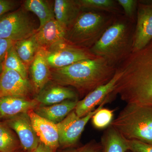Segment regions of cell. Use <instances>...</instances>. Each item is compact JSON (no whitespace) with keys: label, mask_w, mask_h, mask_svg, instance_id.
<instances>
[{"label":"cell","mask_w":152,"mask_h":152,"mask_svg":"<svg viewBox=\"0 0 152 152\" xmlns=\"http://www.w3.org/2000/svg\"><path fill=\"white\" fill-rule=\"evenodd\" d=\"M117 69L121 76L112 97L118 95L127 104L152 107V39L132 53Z\"/></svg>","instance_id":"1"},{"label":"cell","mask_w":152,"mask_h":152,"mask_svg":"<svg viewBox=\"0 0 152 152\" xmlns=\"http://www.w3.org/2000/svg\"><path fill=\"white\" fill-rule=\"evenodd\" d=\"M117 69L99 57L76 62L64 67L51 69V80L61 86L74 87L80 94L86 96L110 82Z\"/></svg>","instance_id":"2"},{"label":"cell","mask_w":152,"mask_h":152,"mask_svg":"<svg viewBox=\"0 0 152 152\" xmlns=\"http://www.w3.org/2000/svg\"><path fill=\"white\" fill-rule=\"evenodd\" d=\"M135 23L124 15H117L97 42L90 49L110 64L118 66L132 53Z\"/></svg>","instance_id":"3"},{"label":"cell","mask_w":152,"mask_h":152,"mask_svg":"<svg viewBox=\"0 0 152 152\" xmlns=\"http://www.w3.org/2000/svg\"><path fill=\"white\" fill-rule=\"evenodd\" d=\"M116 16L106 12L83 10L67 31L65 40L74 45L90 50L113 23Z\"/></svg>","instance_id":"4"},{"label":"cell","mask_w":152,"mask_h":152,"mask_svg":"<svg viewBox=\"0 0 152 152\" xmlns=\"http://www.w3.org/2000/svg\"><path fill=\"white\" fill-rule=\"evenodd\" d=\"M110 126L126 140L152 145V107L127 104Z\"/></svg>","instance_id":"5"},{"label":"cell","mask_w":152,"mask_h":152,"mask_svg":"<svg viewBox=\"0 0 152 152\" xmlns=\"http://www.w3.org/2000/svg\"><path fill=\"white\" fill-rule=\"evenodd\" d=\"M37 30L25 9H19L0 18L1 39L17 42L34 36Z\"/></svg>","instance_id":"6"},{"label":"cell","mask_w":152,"mask_h":152,"mask_svg":"<svg viewBox=\"0 0 152 152\" xmlns=\"http://www.w3.org/2000/svg\"><path fill=\"white\" fill-rule=\"evenodd\" d=\"M44 50L51 69L64 67L76 62L99 57L90 49L74 45L65 40Z\"/></svg>","instance_id":"7"},{"label":"cell","mask_w":152,"mask_h":152,"mask_svg":"<svg viewBox=\"0 0 152 152\" xmlns=\"http://www.w3.org/2000/svg\"><path fill=\"white\" fill-rule=\"evenodd\" d=\"M107 102V100L104 101L96 109L82 118L77 116L74 110L64 119L56 124L58 132L60 146L67 148L75 145L81 135L87 123Z\"/></svg>","instance_id":"8"},{"label":"cell","mask_w":152,"mask_h":152,"mask_svg":"<svg viewBox=\"0 0 152 152\" xmlns=\"http://www.w3.org/2000/svg\"><path fill=\"white\" fill-rule=\"evenodd\" d=\"M152 39V0L138 1L133 52L141 50Z\"/></svg>","instance_id":"9"},{"label":"cell","mask_w":152,"mask_h":152,"mask_svg":"<svg viewBox=\"0 0 152 152\" xmlns=\"http://www.w3.org/2000/svg\"><path fill=\"white\" fill-rule=\"evenodd\" d=\"M4 123L18 136L22 149L26 152H32L39 144L28 113H22L6 119Z\"/></svg>","instance_id":"10"},{"label":"cell","mask_w":152,"mask_h":152,"mask_svg":"<svg viewBox=\"0 0 152 152\" xmlns=\"http://www.w3.org/2000/svg\"><path fill=\"white\" fill-rule=\"evenodd\" d=\"M120 76L121 72L117 69L113 77L107 83L98 87L81 100L78 101L74 110L77 116L80 118L85 116L94 111L97 106L100 105L104 101L110 100Z\"/></svg>","instance_id":"11"},{"label":"cell","mask_w":152,"mask_h":152,"mask_svg":"<svg viewBox=\"0 0 152 152\" xmlns=\"http://www.w3.org/2000/svg\"><path fill=\"white\" fill-rule=\"evenodd\" d=\"M33 90L28 79L13 70L2 69L0 74V98L8 96L28 98Z\"/></svg>","instance_id":"12"},{"label":"cell","mask_w":152,"mask_h":152,"mask_svg":"<svg viewBox=\"0 0 152 152\" xmlns=\"http://www.w3.org/2000/svg\"><path fill=\"white\" fill-rule=\"evenodd\" d=\"M32 125L40 142L54 152L60 147L59 134L56 124L40 116L34 110L28 112Z\"/></svg>","instance_id":"13"},{"label":"cell","mask_w":152,"mask_h":152,"mask_svg":"<svg viewBox=\"0 0 152 152\" xmlns=\"http://www.w3.org/2000/svg\"><path fill=\"white\" fill-rule=\"evenodd\" d=\"M29 68L33 89L37 94L51 80V69L47 62L44 49L40 48Z\"/></svg>","instance_id":"14"},{"label":"cell","mask_w":152,"mask_h":152,"mask_svg":"<svg viewBox=\"0 0 152 152\" xmlns=\"http://www.w3.org/2000/svg\"><path fill=\"white\" fill-rule=\"evenodd\" d=\"M39 106L35 100L19 96L0 98V120L7 119L22 113H28Z\"/></svg>","instance_id":"15"},{"label":"cell","mask_w":152,"mask_h":152,"mask_svg":"<svg viewBox=\"0 0 152 152\" xmlns=\"http://www.w3.org/2000/svg\"><path fill=\"white\" fill-rule=\"evenodd\" d=\"M77 93L72 89L56 83L45 86L37 94L34 100L43 105L50 106L69 99H78Z\"/></svg>","instance_id":"16"},{"label":"cell","mask_w":152,"mask_h":152,"mask_svg":"<svg viewBox=\"0 0 152 152\" xmlns=\"http://www.w3.org/2000/svg\"><path fill=\"white\" fill-rule=\"evenodd\" d=\"M66 31L55 18L37 31L35 37L40 48L47 50L65 40Z\"/></svg>","instance_id":"17"},{"label":"cell","mask_w":152,"mask_h":152,"mask_svg":"<svg viewBox=\"0 0 152 152\" xmlns=\"http://www.w3.org/2000/svg\"><path fill=\"white\" fill-rule=\"evenodd\" d=\"M77 0H56L53 11L55 18L67 31L72 26L82 12Z\"/></svg>","instance_id":"18"},{"label":"cell","mask_w":152,"mask_h":152,"mask_svg":"<svg viewBox=\"0 0 152 152\" xmlns=\"http://www.w3.org/2000/svg\"><path fill=\"white\" fill-rule=\"evenodd\" d=\"M78 99H69L50 106H39L34 110L40 116L57 124L75 110Z\"/></svg>","instance_id":"19"},{"label":"cell","mask_w":152,"mask_h":152,"mask_svg":"<svg viewBox=\"0 0 152 152\" xmlns=\"http://www.w3.org/2000/svg\"><path fill=\"white\" fill-rule=\"evenodd\" d=\"M24 8L27 11L34 13L38 17L40 24L37 31L44 26L48 22L55 19L53 8H52L48 1L26 0L24 4Z\"/></svg>","instance_id":"20"},{"label":"cell","mask_w":152,"mask_h":152,"mask_svg":"<svg viewBox=\"0 0 152 152\" xmlns=\"http://www.w3.org/2000/svg\"><path fill=\"white\" fill-rule=\"evenodd\" d=\"M101 144L103 152H127L129 151L126 140L110 126L103 136Z\"/></svg>","instance_id":"21"},{"label":"cell","mask_w":152,"mask_h":152,"mask_svg":"<svg viewBox=\"0 0 152 152\" xmlns=\"http://www.w3.org/2000/svg\"><path fill=\"white\" fill-rule=\"evenodd\" d=\"M82 10L106 12L114 15H124L116 0H77Z\"/></svg>","instance_id":"22"},{"label":"cell","mask_w":152,"mask_h":152,"mask_svg":"<svg viewBox=\"0 0 152 152\" xmlns=\"http://www.w3.org/2000/svg\"><path fill=\"white\" fill-rule=\"evenodd\" d=\"M35 34L26 39L15 42L14 45L18 56L28 68L40 49Z\"/></svg>","instance_id":"23"},{"label":"cell","mask_w":152,"mask_h":152,"mask_svg":"<svg viewBox=\"0 0 152 152\" xmlns=\"http://www.w3.org/2000/svg\"><path fill=\"white\" fill-rule=\"evenodd\" d=\"M21 148L15 132L4 122L0 121V152H15Z\"/></svg>","instance_id":"24"},{"label":"cell","mask_w":152,"mask_h":152,"mask_svg":"<svg viewBox=\"0 0 152 152\" xmlns=\"http://www.w3.org/2000/svg\"><path fill=\"white\" fill-rule=\"evenodd\" d=\"M2 69L13 70L18 73L24 78L28 79V68L18 56L14 45L7 53L3 63Z\"/></svg>","instance_id":"25"},{"label":"cell","mask_w":152,"mask_h":152,"mask_svg":"<svg viewBox=\"0 0 152 152\" xmlns=\"http://www.w3.org/2000/svg\"><path fill=\"white\" fill-rule=\"evenodd\" d=\"M113 115V110L102 107L91 118L93 125L96 129H104L110 125Z\"/></svg>","instance_id":"26"},{"label":"cell","mask_w":152,"mask_h":152,"mask_svg":"<svg viewBox=\"0 0 152 152\" xmlns=\"http://www.w3.org/2000/svg\"><path fill=\"white\" fill-rule=\"evenodd\" d=\"M124 11V14L131 21L136 23L138 1L117 0Z\"/></svg>","instance_id":"27"},{"label":"cell","mask_w":152,"mask_h":152,"mask_svg":"<svg viewBox=\"0 0 152 152\" xmlns=\"http://www.w3.org/2000/svg\"><path fill=\"white\" fill-rule=\"evenodd\" d=\"M102 151V144L94 141L90 142L80 148L63 150L58 152H101Z\"/></svg>","instance_id":"28"},{"label":"cell","mask_w":152,"mask_h":152,"mask_svg":"<svg viewBox=\"0 0 152 152\" xmlns=\"http://www.w3.org/2000/svg\"><path fill=\"white\" fill-rule=\"evenodd\" d=\"M129 151L130 152H152V145L137 140H128Z\"/></svg>","instance_id":"29"},{"label":"cell","mask_w":152,"mask_h":152,"mask_svg":"<svg viewBox=\"0 0 152 152\" xmlns=\"http://www.w3.org/2000/svg\"><path fill=\"white\" fill-rule=\"evenodd\" d=\"M15 42L7 39L0 38V69H2L3 63L9 50Z\"/></svg>","instance_id":"30"},{"label":"cell","mask_w":152,"mask_h":152,"mask_svg":"<svg viewBox=\"0 0 152 152\" xmlns=\"http://www.w3.org/2000/svg\"><path fill=\"white\" fill-rule=\"evenodd\" d=\"M18 5L17 2L12 0H0V18L7 12L13 10Z\"/></svg>","instance_id":"31"},{"label":"cell","mask_w":152,"mask_h":152,"mask_svg":"<svg viewBox=\"0 0 152 152\" xmlns=\"http://www.w3.org/2000/svg\"><path fill=\"white\" fill-rule=\"evenodd\" d=\"M32 152H54L48 147L45 145V144L40 142L36 149Z\"/></svg>","instance_id":"32"},{"label":"cell","mask_w":152,"mask_h":152,"mask_svg":"<svg viewBox=\"0 0 152 152\" xmlns=\"http://www.w3.org/2000/svg\"><path fill=\"white\" fill-rule=\"evenodd\" d=\"M15 152H25V151H24V150L23 149L21 148V149H20L18 150V151H15Z\"/></svg>","instance_id":"33"},{"label":"cell","mask_w":152,"mask_h":152,"mask_svg":"<svg viewBox=\"0 0 152 152\" xmlns=\"http://www.w3.org/2000/svg\"></svg>","instance_id":"34"}]
</instances>
